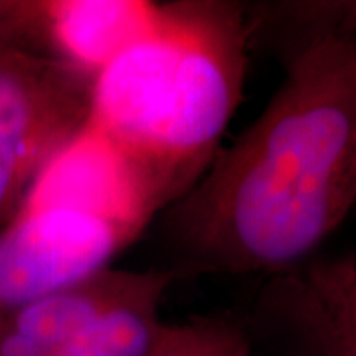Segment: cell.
<instances>
[{
  "instance_id": "ba28073f",
  "label": "cell",
  "mask_w": 356,
  "mask_h": 356,
  "mask_svg": "<svg viewBox=\"0 0 356 356\" xmlns=\"http://www.w3.org/2000/svg\"><path fill=\"white\" fill-rule=\"evenodd\" d=\"M143 273L109 267L67 289L0 313V356H58L89 321L131 291Z\"/></svg>"
},
{
  "instance_id": "3957f363",
  "label": "cell",
  "mask_w": 356,
  "mask_h": 356,
  "mask_svg": "<svg viewBox=\"0 0 356 356\" xmlns=\"http://www.w3.org/2000/svg\"><path fill=\"white\" fill-rule=\"evenodd\" d=\"M93 79L0 42V228L51 161L88 125Z\"/></svg>"
},
{
  "instance_id": "6da1fadb",
  "label": "cell",
  "mask_w": 356,
  "mask_h": 356,
  "mask_svg": "<svg viewBox=\"0 0 356 356\" xmlns=\"http://www.w3.org/2000/svg\"><path fill=\"white\" fill-rule=\"evenodd\" d=\"M266 109L166 208L184 267L271 277L303 264L356 204V36L280 58Z\"/></svg>"
},
{
  "instance_id": "8fae6325",
  "label": "cell",
  "mask_w": 356,
  "mask_h": 356,
  "mask_svg": "<svg viewBox=\"0 0 356 356\" xmlns=\"http://www.w3.org/2000/svg\"><path fill=\"white\" fill-rule=\"evenodd\" d=\"M151 356H254L252 339L228 318L165 325Z\"/></svg>"
},
{
  "instance_id": "8992f818",
  "label": "cell",
  "mask_w": 356,
  "mask_h": 356,
  "mask_svg": "<svg viewBox=\"0 0 356 356\" xmlns=\"http://www.w3.org/2000/svg\"><path fill=\"white\" fill-rule=\"evenodd\" d=\"M252 318L285 356H356V254L267 277Z\"/></svg>"
},
{
  "instance_id": "5b68a950",
  "label": "cell",
  "mask_w": 356,
  "mask_h": 356,
  "mask_svg": "<svg viewBox=\"0 0 356 356\" xmlns=\"http://www.w3.org/2000/svg\"><path fill=\"white\" fill-rule=\"evenodd\" d=\"M159 14L145 0H0V42L95 79Z\"/></svg>"
},
{
  "instance_id": "30bf717a",
  "label": "cell",
  "mask_w": 356,
  "mask_h": 356,
  "mask_svg": "<svg viewBox=\"0 0 356 356\" xmlns=\"http://www.w3.org/2000/svg\"><path fill=\"white\" fill-rule=\"evenodd\" d=\"M250 48L257 44L280 58L329 36H356V0H299L243 4Z\"/></svg>"
},
{
  "instance_id": "52a82bcc",
  "label": "cell",
  "mask_w": 356,
  "mask_h": 356,
  "mask_svg": "<svg viewBox=\"0 0 356 356\" xmlns=\"http://www.w3.org/2000/svg\"><path fill=\"white\" fill-rule=\"evenodd\" d=\"M22 204L88 210L119 222L135 234H140L165 210L139 168L88 125L51 156Z\"/></svg>"
},
{
  "instance_id": "277c9868",
  "label": "cell",
  "mask_w": 356,
  "mask_h": 356,
  "mask_svg": "<svg viewBox=\"0 0 356 356\" xmlns=\"http://www.w3.org/2000/svg\"><path fill=\"white\" fill-rule=\"evenodd\" d=\"M137 236L88 210L22 204L0 228V313L109 269Z\"/></svg>"
},
{
  "instance_id": "9c48e42d",
  "label": "cell",
  "mask_w": 356,
  "mask_h": 356,
  "mask_svg": "<svg viewBox=\"0 0 356 356\" xmlns=\"http://www.w3.org/2000/svg\"><path fill=\"white\" fill-rule=\"evenodd\" d=\"M177 277L175 269L145 271L131 291L89 321L58 356H151L165 327L159 307Z\"/></svg>"
},
{
  "instance_id": "7a4b0ae2",
  "label": "cell",
  "mask_w": 356,
  "mask_h": 356,
  "mask_svg": "<svg viewBox=\"0 0 356 356\" xmlns=\"http://www.w3.org/2000/svg\"><path fill=\"white\" fill-rule=\"evenodd\" d=\"M250 50L242 2H165L153 30L93 79L88 127L139 168L165 210L218 154Z\"/></svg>"
}]
</instances>
